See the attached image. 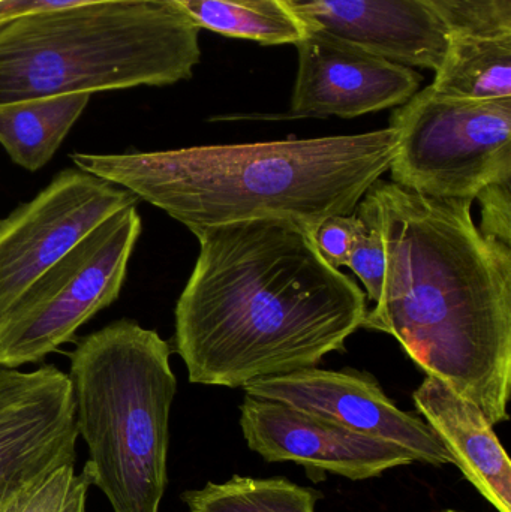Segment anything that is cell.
Masks as SVG:
<instances>
[{
  "label": "cell",
  "instance_id": "6da1fadb",
  "mask_svg": "<svg viewBox=\"0 0 511 512\" xmlns=\"http://www.w3.org/2000/svg\"><path fill=\"white\" fill-rule=\"evenodd\" d=\"M473 203L392 180L369 188L354 213L380 233L386 271L362 328L395 337L497 426L509 420L511 248L480 233Z\"/></svg>",
  "mask_w": 511,
  "mask_h": 512
},
{
  "label": "cell",
  "instance_id": "7a4b0ae2",
  "mask_svg": "<svg viewBox=\"0 0 511 512\" xmlns=\"http://www.w3.org/2000/svg\"><path fill=\"white\" fill-rule=\"evenodd\" d=\"M200 254L176 304V352L192 384L245 388L347 351L368 298L282 219L192 231Z\"/></svg>",
  "mask_w": 511,
  "mask_h": 512
},
{
  "label": "cell",
  "instance_id": "3957f363",
  "mask_svg": "<svg viewBox=\"0 0 511 512\" xmlns=\"http://www.w3.org/2000/svg\"><path fill=\"white\" fill-rule=\"evenodd\" d=\"M399 131L198 146L122 155L74 153L75 167L131 191L189 231L282 219L309 233L350 216L389 173Z\"/></svg>",
  "mask_w": 511,
  "mask_h": 512
},
{
  "label": "cell",
  "instance_id": "277c9868",
  "mask_svg": "<svg viewBox=\"0 0 511 512\" xmlns=\"http://www.w3.org/2000/svg\"><path fill=\"white\" fill-rule=\"evenodd\" d=\"M200 57V29L171 0L29 12L0 24V105L168 86Z\"/></svg>",
  "mask_w": 511,
  "mask_h": 512
},
{
  "label": "cell",
  "instance_id": "5b68a950",
  "mask_svg": "<svg viewBox=\"0 0 511 512\" xmlns=\"http://www.w3.org/2000/svg\"><path fill=\"white\" fill-rule=\"evenodd\" d=\"M170 345L132 319L83 337L69 354L84 471L114 512H159L167 489L170 412L177 391Z\"/></svg>",
  "mask_w": 511,
  "mask_h": 512
},
{
  "label": "cell",
  "instance_id": "8992f818",
  "mask_svg": "<svg viewBox=\"0 0 511 512\" xmlns=\"http://www.w3.org/2000/svg\"><path fill=\"white\" fill-rule=\"evenodd\" d=\"M399 146L389 173L410 191L446 200H476L494 183L511 182V98L470 101L417 92L393 111Z\"/></svg>",
  "mask_w": 511,
  "mask_h": 512
},
{
  "label": "cell",
  "instance_id": "52a82bcc",
  "mask_svg": "<svg viewBox=\"0 0 511 512\" xmlns=\"http://www.w3.org/2000/svg\"><path fill=\"white\" fill-rule=\"evenodd\" d=\"M141 228L137 206L126 207L30 283L0 318V366L44 360L113 304Z\"/></svg>",
  "mask_w": 511,
  "mask_h": 512
},
{
  "label": "cell",
  "instance_id": "ba28073f",
  "mask_svg": "<svg viewBox=\"0 0 511 512\" xmlns=\"http://www.w3.org/2000/svg\"><path fill=\"white\" fill-rule=\"evenodd\" d=\"M138 198L80 168L60 171L0 221V318L47 268Z\"/></svg>",
  "mask_w": 511,
  "mask_h": 512
},
{
  "label": "cell",
  "instance_id": "9c48e42d",
  "mask_svg": "<svg viewBox=\"0 0 511 512\" xmlns=\"http://www.w3.org/2000/svg\"><path fill=\"white\" fill-rule=\"evenodd\" d=\"M245 393L332 421L351 432L405 448L416 462L453 465L452 457L423 418L401 411L369 373L357 370H294L258 379Z\"/></svg>",
  "mask_w": 511,
  "mask_h": 512
},
{
  "label": "cell",
  "instance_id": "30bf717a",
  "mask_svg": "<svg viewBox=\"0 0 511 512\" xmlns=\"http://www.w3.org/2000/svg\"><path fill=\"white\" fill-rule=\"evenodd\" d=\"M299 71L290 117L353 119L401 107L419 92L422 75L410 66L323 32L296 44Z\"/></svg>",
  "mask_w": 511,
  "mask_h": 512
},
{
  "label": "cell",
  "instance_id": "8fae6325",
  "mask_svg": "<svg viewBox=\"0 0 511 512\" xmlns=\"http://www.w3.org/2000/svg\"><path fill=\"white\" fill-rule=\"evenodd\" d=\"M240 427L248 447L266 462H294L351 481L371 480L416 463L392 442L248 394L240 406Z\"/></svg>",
  "mask_w": 511,
  "mask_h": 512
},
{
  "label": "cell",
  "instance_id": "7c38bea8",
  "mask_svg": "<svg viewBox=\"0 0 511 512\" xmlns=\"http://www.w3.org/2000/svg\"><path fill=\"white\" fill-rule=\"evenodd\" d=\"M78 430L69 376L54 366H0V483L75 465Z\"/></svg>",
  "mask_w": 511,
  "mask_h": 512
},
{
  "label": "cell",
  "instance_id": "4fadbf2b",
  "mask_svg": "<svg viewBox=\"0 0 511 512\" xmlns=\"http://www.w3.org/2000/svg\"><path fill=\"white\" fill-rule=\"evenodd\" d=\"M306 32H323L407 66L435 71L449 30L420 0H282Z\"/></svg>",
  "mask_w": 511,
  "mask_h": 512
},
{
  "label": "cell",
  "instance_id": "5bb4252c",
  "mask_svg": "<svg viewBox=\"0 0 511 512\" xmlns=\"http://www.w3.org/2000/svg\"><path fill=\"white\" fill-rule=\"evenodd\" d=\"M413 399L453 465L497 511L511 512L510 457L485 414L432 376H426Z\"/></svg>",
  "mask_w": 511,
  "mask_h": 512
},
{
  "label": "cell",
  "instance_id": "9a60e30c",
  "mask_svg": "<svg viewBox=\"0 0 511 512\" xmlns=\"http://www.w3.org/2000/svg\"><path fill=\"white\" fill-rule=\"evenodd\" d=\"M89 93L47 96L0 105V144L35 173L48 164L90 101Z\"/></svg>",
  "mask_w": 511,
  "mask_h": 512
},
{
  "label": "cell",
  "instance_id": "2e32d148",
  "mask_svg": "<svg viewBox=\"0 0 511 512\" xmlns=\"http://www.w3.org/2000/svg\"><path fill=\"white\" fill-rule=\"evenodd\" d=\"M432 90L470 101L511 98V33L450 35Z\"/></svg>",
  "mask_w": 511,
  "mask_h": 512
},
{
  "label": "cell",
  "instance_id": "e0dca14e",
  "mask_svg": "<svg viewBox=\"0 0 511 512\" xmlns=\"http://www.w3.org/2000/svg\"><path fill=\"white\" fill-rule=\"evenodd\" d=\"M198 29L264 45L294 44L306 35L303 24L282 0H171Z\"/></svg>",
  "mask_w": 511,
  "mask_h": 512
},
{
  "label": "cell",
  "instance_id": "ac0fdd59",
  "mask_svg": "<svg viewBox=\"0 0 511 512\" xmlns=\"http://www.w3.org/2000/svg\"><path fill=\"white\" fill-rule=\"evenodd\" d=\"M321 495L285 478L234 475L182 495L191 512H315Z\"/></svg>",
  "mask_w": 511,
  "mask_h": 512
},
{
  "label": "cell",
  "instance_id": "d6986e66",
  "mask_svg": "<svg viewBox=\"0 0 511 512\" xmlns=\"http://www.w3.org/2000/svg\"><path fill=\"white\" fill-rule=\"evenodd\" d=\"M92 480L75 465L57 466L0 483V512H87Z\"/></svg>",
  "mask_w": 511,
  "mask_h": 512
},
{
  "label": "cell",
  "instance_id": "ffe728a7",
  "mask_svg": "<svg viewBox=\"0 0 511 512\" xmlns=\"http://www.w3.org/2000/svg\"><path fill=\"white\" fill-rule=\"evenodd\" d=\"M450 35H509L511 0H420Z\"/></svg>",
  "mask_w": 511,
  "mask_h": 512
},
{
  "label": "cell",
  "instance_id": "44dd1931",
  "mask_svg": "<svg viewBox=\"0 0 511 512\" xmlns=\"http://www.w3.org/2000/svg\"><path fill=\"white\" fill-rule=\"evenodd\" d=\"M353 215L356 219V227H354L353 246L345 267L353 270L362 280L368 301H377L383 285L384 271H386L383 243L377 228L363 221L356 213Z\"/></svg>",
  "mask_w": 511,
  "mask_h": 512
},
{
  "label": "cell",
  "instance_id": "7402d4cb",
  "mask_svg": "<svg viewBox=\"0 0 511 512\" xmlns=\"http://www.w3.org/2000/svg\"><path fill=\"white\" fill-rule=\"evenodd\" d=\"M476 198L482 206L480 233L511 248V182L486 186Z\"/></svg>",
  "mask_w": 511,
  "mask_h": 512
},
{
  "label": "cell",
  "instance_id": "603a6c76",
  "mask_svg": "<svg viewBox=\"0 0 511 512\" xmlns=\"http://www.w3.org/2000/svg\"><path fill=\"white\" fill-rule=\"evenodd\" d=\"M354 227H356L354 215L330 216L324 219L312 233L315 248L323 256L324 261L333 268L339 270L347 265L351 246H353Z\"/></svg>",
  "mask_w": 511,
  "mask_h": 512
},
{
  "label": "cell",
  "instance_id": "cb8c5ba5",
  "mask_svg": "<svg viewBox=\"0 0 511 512\" xmlns=\"http://www.w3.org/2000/svg\"><path fill=\"white\" fill-rule=\"evenodd\" d=\"M117 2V0H3L0 2V17L3 20L29 14V12L54 11V9L77 8L95 3Z\"/></svg>",
  "mask_w": 511,
  "mask_h": 512
},
{
  "label": "cell",
  "instance_id": "d4e9b609",
  "mask_svg": "<svg viewBox=\"0 0 511 512\" xmlns=\"http://www.w3.org/2000/svg\"><path fill=\"white\" fill-rule=\"evenodd\" d=\"M443 512H459V511L449 510V511H443Z\"/></svg>",
  "mask_w": 511,
  "mask_h": 512
},
{
  "label": "cell",
  "instance_id": "484cf974",
  "mask_svg": "<svg viewBox=\"0 0 511 512\" xmlns=\"http://www.w3.org/2000/svg\"><path fill=\"white\" fill-rule=\"evenodd\" d=\"M0 2H3V0H0Z\"/></svg>",
  "mask_w": 511,
  "mask_h": 512
}]
</instances>
